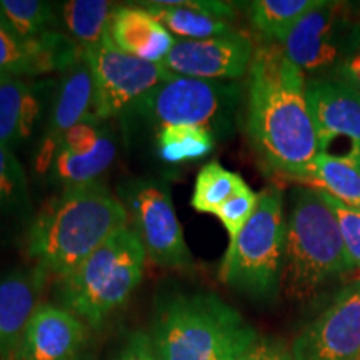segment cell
I'll return each instance as SVG.
<instances>
[{
  "label": "cell",
  "mask_w": 360,
  "mask_h": 360,
  "mask_svg": "<svg viewBox=\"0 0 360 360\" xmlns=\"http://www.w3.org/2000/svg\"><path fill=\"white\" fill-rule=\"evenodd\" d=\"M247 134L265 169L299 182L319 155L305 75L281 45L259 47L247 82Z\"/></svg>",
  "instance_id": "obj_1"
},
{
  "label": "cell",
  "mask_w": 360,
  "mask_h": 360,
  "mask_svg": "<svg viewBox=\"0 0 360 360\" xmlns=\"http://www.w3.org/2000/svg\"><path fill=\"white\" fill-rule=\"evenodd\" d=\"M125 227L127 209L97 180L49 200L30 225L27 247L45 276L64 278Z\"/></svg>",
  "instance_id": "obj_2"
},
{
  "label": "cell",
  "mask_w": 360,
  "mask_h": 360,
  "mask_svg": "<svg viewBox=\"0 0 360 360\" xmlns=\"http://www.w3.org/2000/svg\"><path fill=\"white\" fill-rule=\"evenodd\" d=\"M150 340L157 360H238L259 337L215 294H180L157 310Z\"/></svg>",
  "instance_id": "obj_3"
},
{
  "label": "cell",
  "mask_w": 360,
  "mask_h": 360,
  "mask_svg": "<svg viewBox=\"0 0 360 360\" xmlns=\"http://www.w3.org/2000/svg\"><path fill=\"white\" fill-rule=\"evenodd\" d=\"M354 270L339 224L322 192L299 187L292 192L287 217L282 287L289 299L307 302L328 282Z\"/></svg>",
  "instance_id": "obj_4"
},
{
  "label": "cell",
  "mask_w": 360,
  "mask_h": 360,
  "mask_svg": "<svg viewBox=\"0 0 360 360\" xmlns=\"http://www.w3.org/2000/svg\"><path fill=\"white\" fill-rule=\"evenodd\" d=\"M146 250L130 227L114 233L74 272L60 278L58 297L75 317L97 327L124 305L142 281Z\"/></svg>",
  "instance_id": "obj_5"
},
{
  "label": "cell",
  "mask_w": 360,
  "mask_h": 360,
  "mask_svg": "<svg viewBox=\"0 0 360 360\" xmlns=\"http://www.w3.org/2000/svg\"><path fill=\"white\" fill-rule=\"evenodd\" d=\"M287 219L283 195L276 186L259 193V204L233 242H229L220 281L259 300H270L282 287Z\"/></svg>",
  "instance_id": "obj_6"
},
{
  "label": "cell",
  "mask_w": 360,
  "mask_h": 360,
  "mask_svg": "<svg viewBox=\"0 0 360 360\" xmlns=\"http://www.w3.org/2000/svg\"><path fill=\"white\" fill-rule=\"evenodd\" d=\"M242 97L240 85L222 80L175 77L152 90L132 112L152 122L193 125L225 135L232 129Z\"/></svg>",
  "instance_id": "obj_7"
},
{
  "label": "cell",
  "mask_w": 360,
  "mask_h": 360,
  "mask_svg": "<svg viewBox=\"0 0 360 360\" xmlns=\"http://www.w3.org/2000/svg\"><path fill=\"white\" fill-rule=\"evenodd\" d=\"M94 77L92 117L97 122L130 114L160 84L179 75L164 64H152L117 49L105 37L85 49Z\"/></svg>",
  "instance_id": "obj_8"
},
{
  "label": "cell",
  "mask_w": 360,
  "mask_h": 360,
  "mask_svg": "<svg viewBox=\"0 0 360 360\" xmlns=\"http://www.w3.org/2000/svg\"><path fill=\"white\" fill-rule=\"evenodd\" d=\"M360 47V22L340 2L321 0L297 24L283 52L310 77H330L345 57Z\"/></svg>",
  "instance_id": "obj_9"
},
{
  "label": "cell",
  "mask_w": 360,
  "mask_h": 360,
  "mask_svg": "<svg viewBox=\"0 0 360 360\" xmlns=\"http://www.w3.org/2000/svg\"><path fill=\"white\" fill-rule=\"evenodd\" d=\"M132 231L147 257L165 269H188L193 259L175 214L169 188L160 182L137 184L129 195Z\"/></svg>",
  "instance_id": "obj_10"
},
{
  "label": "cell",
  "mask_w": 360,
  "mask_h": 360,
  "mask_svg": "<svg viewBox=\"0 0 360 360\" xmlns=\"http://www.w3.org/2000/svg\"><path fill=\"white\" fill-rule=\"evenodd\" d=\"M319 154L360 164V96L330 77L305 79Z\"/></svg>",
  "instance_id": "obj_11"
},
{
  "label": "cell",
  "mask_w": 360,
  "mask_h": 360,
  "mask_svg": "<svg viewBox=\"0 0 360 360\" xmlns=\"http://www.w3.org/2000/svg\"><path fill=\"white\" fill-rule=\"evenodd\" d=\"M294 360H360V278L347 283L330 305L297 335Z\"/></svg>",
  "instance_id": "obj_12"
},
{
  "label": "cell",
  "mask_w": 360,
  "mask_h": 360,
  "mask_svg": "<svg viewBox=\"0 0 360 360\" xmlns=\"http://www.w3.org/2000/svg\"><path fill=\"white\" fill-rule=\"evenodd\" d=\"M254 53L247 35L232 32L205 40H175L162 64L179 77L231 82L249 72Z\"/></svg>",
  "instance_id": "obj_13"
},
{
  "label": "cell",
  "mask_w": 360,
  "mask_h": 360,
  "mask_svg": "<svg viewBox=\"0 0 360 360\" xmlns=\"http://www.w3.org/2000/svg\"><path fill=\"white\" fill-rule=\"evenodd\" d=\"M85 56V49L60 32L37 39L20 37L0 15V75H42L67 72Z\"/></svg>",
  "instance_id": "obj_14"
},
{
  "label": "cell",
  "mask_w": 360,
  "mask_h": 360,
  "mask_svg": "<svg viewBox=\"0 0 360 360\" xmlns=\"http://www.w3.org/2000/svg\"><path fill=\"white\" fill-rule=\"evenodd\" d=\"M85 327L79 317L56 305H39L15 357L19 360H74L82 347Z\"/></svg>",
  "instance_id": "obj_15"
},
{
  "label": "cell",
  "mask_w": 360,
  "mask_h": 360,
  "mask_svg": "<svg viewBox=\"0 0 360 360\" xmlns=\"http://www.w3.org/2000/svg\"><path fill=\"white\" fill-rule=\"evenodd\" d=\"M42 270H19L0 278V360L19 352L25 328L39 307Z\"/></svg>",
  "instance_id": "obj_16"
},
{
  "label": "cell",
  "mask_w": 360,
  "mask_h": 360,
  "mask_svg": "<svg viewBox=\"0 0 360 360\" xmlns=\"http://www.w3.org/2000/svg\"><path fill=\"white\" fill-rule=\"evenodd\" d=\"M94 102V77L87 57H82L72 69L64 72L60 87L53 101L51 122L47 127L40 154V167H47L49 160H53L58 148V139L67 130L84 122L92 115Z\"/></svg>",
  "instance_id": "obj_17"
},
{
  "label": "cell",
  "mask_w": 360,
  "mask_h": 360,
  "mask_svg": "<svg viewBox=\"0 0 360 360\" xmlns=\"http://www.w3.org/2000/svg\"><path fill=\"white\" fill-rule=\"evenodd\" d=\"M109 39L117 49L152 64H162L175 40L143 7H117L112 13Z\"/></svg>",
  "instance_id": "obj_18"
},
{
  "label": "cell",
  "mask_w": 360,
  "mask_h": 360,
  "mask_svg": "<svg viewBox=\"0 0 360 360\" xmlns=\"http://www.w3.org/2000/svg\"><path fill=\"white\" fill-rule=\"evenodd\" d=\"M42 110L34 85L20 77L0 75V146L13 148L30 137Z\"/></svg>",
  "instance_id": "obj_19"
},
{
  "label": "cell",
  "mask_w": 360,
  "mask_h": 360,
  "mask_svg": "<svg viewBox=\"0 0 360 360\" xmlns=\"http://www.w3.org/2000/svg\"><path fill=\"white\" fill-rule=\"evenodd\" d=\"M305 187L360 209V164L349 159L319 154L302 179Z\"/></svg>",
  "instance_id": "obj_20"
},
{
  "label": "cell",
  "mask_w": 360,
  "mask_h": 360,
  "mask_svg": "<svg viewBox=\"0 0 360 360\" xmlns=\"http://www.w3.org/2000/svg\"><path fill=\"white\" fill-rule=\"evenodd\" d=\"M139 6L150 12L170 34L177 35L182 40H205L236 32L227 20L215 19L207 13L186 7L169 6L164 0L141 2Z\"/></svg>",
  "instance_id": "obj_21"
},
{
  "label": "cell",
  "mask_w": 360,
  "mask_h": 360,
  "mask_svg": "<svg viewBox=\"0 0 360 360\" xmlns=\"http://www.w3.org/2000/svg\"><path fill=\"white\" fill-rule=\"evenodd\" d=\"M117 154L114 137L103 132L101 142L90 154L72 155L69 152L57 148L52 160V174L64 188L82 186V184L97 182V179L110 167Z\"/></svg>",
  "instance_id": "obj_22"
},
{
  "label": "cell",
  "mask_w": 360,
  "mask_h": 360,
  "mask_svg": "<svg viewBox=\"0 0 360 360\" xmlns=\"http://www.w3.org/2000/svg\"><path fill=\"white\" fill-rule=\"evenodd\" d=\"M117 6L105 0H70L60 7L62 22L80 47L89 49L109 37L112 13Z\"/></svg>",
  "instance_id": "obj_23"
},
{
  "label": "cell",
  "mask_w": 360,
  "mask_h": 360,
  "mask_svg": "<svg viewBox=\"0 0 360 360\" xmlns=\"http://www.w3.org/2000/svg\"><path fill=\"white\" fill-rule=\"evenodd\" d=\"M321 0H254L249 4L250 22L269 40L283 44L292 29Z\"/></svg>",
  "instance_id": "obj_24"
},
{
  "label": "cell",
  "mask_w": 360,
  "mask_h": 360,
  "mask_svg": "<svg viewBox=\"0 0 360 360\" xmlns=\"http://www.w3.org/2000/svg\"><path fill=\"white\" fill-rule=\"evenodd\" d=\"M245 186V180L237 172H231L217 160H212L202 167L197 175L191 205L197 212L215 215L225 200L231 199L233 193Z\"/></svg>",
  "instance_id": "obj_25"
},
{
  "label": "cell",
  "mask_w": 360,
  "mask_h": 360,
  "mask_svg": "<svg viewBox=\"0 0 360 360\" xmlns=\"http://www.w3.org/2000/svg\"><path fill=\"white\" fill-rule=\"evenodd\" d=\"M159 155L170 164L200 159L215 146L212 132L193 125H165L157 135Z\"/></svg>",
  "instance_id": "obj_26"
},
{
  "label": "cell",
  "mask_w": 360,
  "mask_h": 360,
  "mask_svg": "<svg viewBox=\"0 0 360 360\" xmlns=\"http://www.w3.org/2000/svg\"><path fill=\"white\" fill-rule=\"evenodd\" d=\"M0 15L27 40L52 32L58 24L52 4L42 0H0Z\"/></svg>",
  "instance_id": "obj_27"
},
{
  "label": "cell",
  "mask_w": 360,
  "mask_h": 360,
  "mask_svg": "<svg viewBox=\"0 0 360 360\" xmlns=\"http://www.w3.org/2000/svg\"><path fill=\"white\" fill-rule=\"evenodd\" d=\"M27 210V182L12 148L0 146V215Z\"/></svg>",
  "instance_id": "obj_28"
},
{
  "label": "cell",
  "mask_w": 360,
  "mask_h": 360,
  "mask_svg": "<svg viewBox=\"0 0 360 360\" xmlns=\"http://www.w3.org/2000/svg\"><path fill=\"white\" fill-rule=\"evenodd\" d=\"M257 204L259 193H255L249 186H245L219 207L215 217L220 220V224L227 231L229 240H236L242 229L245 227L252 215H254Z\"/></svg>",
  "instance_id": "obj_29"
},
{
  "label": "cell",
  "mask_w": 360,
  "mask_h": 360,
  "mask_svg": "<svg viewBox=\"0 0 360 360\" xmlns=\"http://www.w3.org/2000/svg\"><path fill=\"white\" fill-rule=\"evenodd\" d=\"M323 197L327 199L330 209L334 210L350 262H352L354 269L360 270V209L342 204L327 193H323Z\"/></svg>",
  "instance_id": "obj_30"
},
{
  "label": "cell",
  "mask_w": 360,
  "mask_h": 360,
  "mask_svg": "<svg viewBox=\"0 0 360 360\" xmlns=\"http://www.w3.org/2000/svg\"><path fill=\"white\" fill-rule=\"evenodd\" d=\"M103 132L105 130L102 127H97V120L90 115L84 122L69 129L58 139V148L69 152L72 155L90 154L92 150H96Z\"/></svg>",
  "instance_id": "obj_31"
},
{
  "label": "cell",
  "mask_w": 360,
  "mask_h": 360,
  "mask_svg": "<svg viewBox=\"0 0 360 360\" xmlns=\"http://www.w3.org/2000/svg\"><path fill=\"white\" fill-rule=\"evenodd\" d=\"M238 360H294V357L282 342L259 339Z\"/></svg>",
  "instance_id": "obj_32"
},
{
  "label": "cell",
  "mask_w": 360,
  "mask_h": 360,
  "mask_svg": "<svg viewBox=\"0 0 360 360\" xmlns=\"http://www.w3.org/2000/svg\"><path fill=\"white\" fill-rule=\"evenodd\" d=\"M115 360H157L150 337L142 334V332L132 334L125 342L124 349L120 350Z\"/></svg>",
  "instance_id": "obj_33"
},
{
  "label": "cell",
  "mask_w": 360,
  "mask_h": 360,
  "mask_svg": "<svg viewBox=\"0 0 360 360\" xmlns=\"http://www.w3.org/2000/svg\"><path fill=\"white\" fill-rule=\"evenodd\" d=\"M330 79L339 80L340 84L347 85L349 89H352L360 96V47L355 49L349 57H345L340 62L334 74L330 75Z\"/></svg>",
  "instance_id": "obj_34"
}]
</instances>
